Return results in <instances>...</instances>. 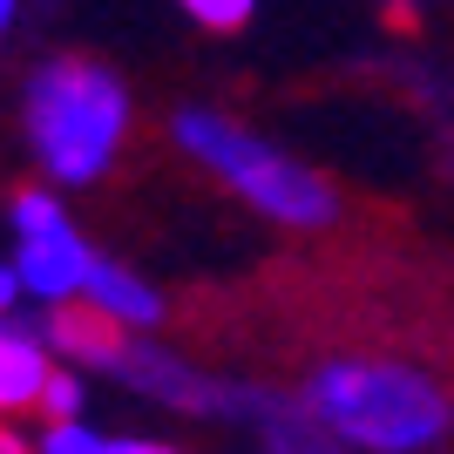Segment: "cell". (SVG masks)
Here are the masks:
<instances>
[{
  "label": "cell",
  "instance_id": "obj_6",
  "mask_svg": "<svg viewBox=\"0 0 454 454\" xmlns=\"http://www.w3.org/2000/svg\"><path fill=\"white\" fill-rule=\"evenodd\" d=\"M82 292H89V305H102V312H109V319H122V325H156V312H163V305H156V292H150L143 278H129L122 265H95Z\"/></svg>",
  "mask_w": 454,
  "mask_h": 454
},
{
  "label": "cell",
  "instance_id": "obj_8",
  "mask_svg": "<svg viewBox=\"0 0 454 454\" xmlns=\"http://www.w3.org/2000/svg\"><path fill=\"white\" fill-rule=\"evenodd\" d=\"M122 373H129L143 394H163V400H176V407H217V394H204V380H190L184 366L163 360V353L129 346V353H122Z\"/></svg>",
  "mask_w": 454,
  "mask_h": 454
},
{
  "label": "cell",
  "instance_id": "obj_3",
  "mask_svg": "<svg viewBox=\"0 0 454 454\" xmlns=\"http://www.w3.org/2000/svg\"><path fill=\"white\" fill-rule=\"evenodd\" d=\"M176 136H184L190 156H204L210 170L224 176L245 204H258L265 217H278V224H333V190L319 184L312 170H299L292 156H278L271 143H258V136L231 129L224 115H204V109H184L176 115Z\"/></svg>",
  "mask_w": 454,
  "mask_h": 454
},
{
  "label": "cell",
  "instance_id": "obj_16",
  "mask_svg": "<svg viewBox=\"0 0 454 454\" xmlns=\"http://www.w3.org/2000/svg\"><path fill=\"white\" fill-rule=\"evenodd\" d=\"M7 14H14V0H0V27H7Z\"/></svg>",
  "mask_w": 454,
  "mask_h": 454
},
{
  "label": "cell",
  "instance_id": "obj_12",
  "mask_svg": "<svg viewBox=\"0 0 454 454\" xmlns=\"http://www.w3.org/2000/svg\"><path fill=\"white\" fill-rule=\"evenodd\" d=\"M184 7L204 27H245V14H251V0H184Z\"/></svg>",
  "mask_w": 454,
  "mask_h": 454
},
{
  "label": "cell",
  "instance_id": "obj_15",
  "mask_svg": "<svg viewBox=\"0 0 454 454\" xmlns=\"http://www.w3.org/2000/svg\"><path fill=\"white\" fill-rule=\"evenodd\" d=\"M109 454H163V448H143V441H122V448H109Z\"/></svg>",
  "mask_w": 454,
  "mask_h": 454
},
{
  "label": "cell",
  "instance_id": "obj_4",
  "mask_svg": "<svg viewBox=\"0 0 454 454\" xmlns=\"http://www.w3.org/2000/svg\"><path fill=\"white\" fill-rule=\"evenodd\" d=\"M20 285H35L41 299H75L82 285H89L95 258L82 251V238L68 224H48V231H20Z\"/></svg>",
  "mask_w": 454,
  "mask_h": 454
},
{
  "label": "cell",
  "instance_id": "obj_9",
  "mask_svg": "<svg viewBox=\"0 0 454 454\" xmlns=\"http://www.w3.org/2000/svg\"><path fill=\"white\" fill-rule=\"evenodd\" d=\"M41 454H109V441H95L82 420H55L48 441H41Z\"/></svg>",
  "mask_w": 454,
  "mask_h": 454
},
{
  "label": "cell",
  "instance_id": "obj_11",
  "mask_svg": "<svg viewBox=\"0 0 454 454\" xmlns=\"http://www.w3.org/2000/svg\"><path fill=\"white\" fill-rule=\"evenodd\" d=\"M14 224H20V231H48V224H61L55 197H41V190H20V197H14Z\"/></svg>",
  "mask_w": 454,
  "mask_h": 454
},
{
  "label": "cell",
  "instance_id": "obj_1",
  "mask_svg": "<svg viewBox=\"0 0 454 454\" xmlns=\"http://www.w3.org/2000/svg\"><path fill=\"white\" fill-rule=\"evenodd\" d=\"M312 414L340 441L400 454L448 427V394H441V380L394 360H333L312 380Z\"/></svg>",
  "mask_w": 454,
  "mask_h": 454
},
{
  "label": "cell",
  "instance_id": "obj_5",
  "mask_svg": "<svg viewBox=\"0 0 454 454\" xmlns=\"http://www.w3.org/2000/svg\"><path fill=\"white\" fill-rule=\"evenodd\" d=\"M48 333H55L61 353H75V360L89 366H122V353H129V340H122V319H109L102 305H55V319H48Z\"/></svg>",
  "mask_w": 454,
  "mask_h": 454
},
{
  "label": "cell",
  "instance_id": "obj_13",
  "mask_svg": "<svg viewBox=\"0 0 454 454\" xmlns=\"http://www.w3.org/2000/svg\"><path fill=\"white\" fill-rule=\"evenodd\" d=\"M14 292H20V271H0V312L14 305Z\"/></svg>",
  "mask_w": 454,
  "mask_h": 454
},
{
  "label": "cell",
  "instance_id": "obj_10",
  "mask_svg": "<svg viewBox=\"0 0 454 454\" xmlns=\"http://www.w3.org/2000/svg\"><path fill=\"white\" fill-rule=\"evenodd\" d=\"M48 420H75V407H82V387L68 373H48V387H41V400H35Z\"/></svg>",
  "mask_w": 454,
  "mask_h": 454
},
{
  "label": "cell",
  "instance_id": "obj_14",
  "mask_svg": "<svg viewBox=\"0 0 454 454\" xmlns=\"http://www.w3.org/2000/svg\"><path fill=\"white\" fill-rule=\"evenodd\" d=\"M0 454H27V448H20V434H7V427H0Z\"/></svg>",
  "mask_w": 454,
  "mask_h": 454
},
{
  "label": "cell",
  "instance_id": "obj_7",
  "mask_svg": "<svg viewBox=\"0 0 454 454\" xmlns=\"http://www.w3.org/2000/svg\"><path fill=\"white\" fill-rule=\"evenodd\" d=\"M48 387V353H41L27 333L0 325V407H27Z\"/></svg>",
  "mask_w": 454,
  "mask_h": 454
},
{
  "label": "cell",
  "instance_id": "obj_2",
  "mask_svg": "<svg viewBox=\"0 0 454 454\" xmlns=\"http://www.w3.org/2000/svg\"><path fill=\"white\" fill-rule=\"evenodd\" d=\"M122 122H129V102L102 68L89 61H61L48 75H35L27 89V136H35V156L68 184H89L95 170H109L115 143H122Z\"/></svg>",
  "mask_w": 454,
  "mask_h": 454
}]
</instances>
